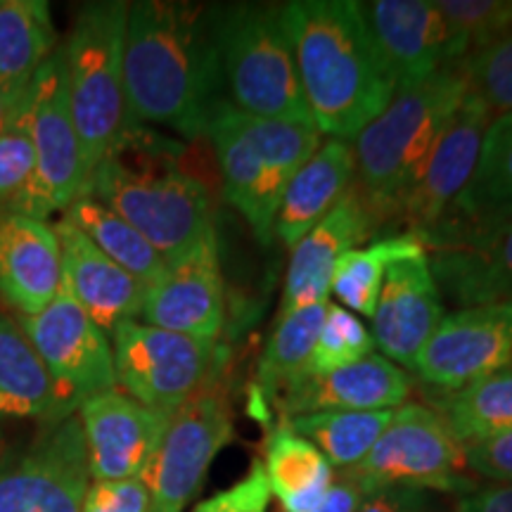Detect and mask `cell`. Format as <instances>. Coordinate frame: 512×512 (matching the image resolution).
Masks as SVG:
<instances>
[{
	"label": "cell",
	"mask_w": 512,
	"mask_h": 512,
	"mask_svg": "<svg viewBox=\"0 0 512 512\" xmlns=\"http://www.w3.org/2000/svg\"><path fill=\"white\" fill-rule=\"evenodd\" d=\"M91 486L76 415L41 425L27 444L0 456V512H81Z\"/></svg>",
	"instance_id": "11"
},
{
	"label": "cell",
	"mask_w": 512,
	"mask_h": 512,
	"mask_svg": "<svg viewBox=\"0 0 512 512\" xmlns=\"http://www.w3.org/2000/svg\"><path fill=\"white\" fill-rule=\"evenodd\" d=\"M363 503V491L354 479L344 472L335 475V482L328 489V494L320 498V503L313 505L306 512H358Z\"/></svg>",
	"instance_id": "44"
},
{
	"label": "cell",
	"mask_w": 512,
	"mask_h": 512,
	"mask_svg": "<svg viewBox=\"0 0 512 512\" xmlns=\"http://www.w3.org/2000/svg\"><path fill=\"white\" fill-rule=\"evenodd\" d=\"M117 387L152 411L174 415L214 380L216 342L126 320L112 332Z\"/></svg>",
	"instance_id": "8"
},
{
	"label": "cell",
	"mask_w": 512,
	"mask_h": 512,
	"mask_svg": "<svg viewBox=\"0 0 512 512\" xmlns=\"http://www.w3.org/2000/svg\"><path fill=\"white\" fill-rule=\"evenodd\" d=\"M299 83L320 133L354 143L394 98L358 0L280 3Z\"/></svg>",
	"instance_id": "2"
},
{
	"label": "cell",
	"mask_w": 512,
	"mask_h": 512,
	"mask_svg": "<svg viewBox=\"0 0 512 512\" xmlns=\"http://www.w3.org/2000/svg\"><path fill=\"white\" fill-rule=\"evenodd\" d=\"M22 98H24V93L3 91V88H0V133L8 128L12 117L17 114L19 105H22Z\"/></svg>",
	"instance_id": "46"
},
{
	"label": "cell",
	"mask_w": 512,
	"mask_h": 512,
	"mask_svg": "<svg viewBox=\"0 0 512 512\" xmlns=\"http://www.w3.org/2000/svg\"><path fill=\"white\" fill-rule=\"evenodd\" d=\"M53 226L62 249V287L112 339L121 323L140 318L147 287L102 254L69 221L60 219Z\"/></svg>",
	"instance_id": "22"
},
{
	"label": "cell",
	"mask_w": 512,
	"mask_h": 512,
	"mask_svg": "<svg viewBox=\"0 0 512 512\" xmlns=\"http://www.w3.org/2000/svg\"><path fill=\"white\" fill-rule=\"evenodd\" d=\"M375 347L384 358L408 370L444 320L439 287L434 283L427 252H413L389 264L373 313Z\"/></svg>",
	"instance_id": "19"
},
{
	"label": "cell",
	"mask_w": 512,
	"mask_h": 512,
	"mask_svg": "<svg viewBox=\"0 0 512 512\" xmlns=\"http://www.w3.org/2000/svg\"><path fill=\"white\" fill-rule=\"evenodd\" d=\"M19 112L36 152L34 219L48 221L57 211L64 214L88 185L81 140L69 110L62 43L31 79Z\"/></svg>",
	"instance_id": "9"
},
{
	"label": "cell",
	"mask_w": 512,
	"mask_h": 512,
	"mask_svg": "<svg viewBox=\"0 0 512 512\" xmlns=\"http://www.w3.org/2000/svg\"><path fill=\"white\" fill-rule=\"evenodd\" d=\"M344 475L361 486L363 496L387 486L448 494L475 491V482L467 477L465 446L453 437L444 418L422 403L396 408L373 451Z\"/></svg>",
	"instance_id": "7"
},
{
	"label": "cell",
	"mask_w": 512,
	"mask_h": 512,
	"mask_svg": "<svg viewBox=\"0 0 512 512\" xmlns=\"http://www.w3.org/2000/svg\"><path fill=\"white\" fill-rule=\"evenodd\" d=\"M226 320V292L216 233L166 261L164 273L145 290L140 323L178 335L211 339L221 335Z\"/></svg>",
	"instance_id": "16"
},
{
	"label": "cell",
	"mask_w": 512,
	"mask_h": 512,
	"mask_svg": "<svg viewBox=\"0 0 512 512\" xmlns=\"http://www.w3.org/2000/svg\"><path fill=\"white\" fill-rule=\"evenodd\" d=\"M328 304H311L275 318L271 342L261 356L259 382L268 399L280 401L309 377L313 344L323 325Z\"/></svg>",
	"instance_id": "31"
},
{
	"label": "cell",
	"mask_w": 512,
	"mask_h": 512,
	"mask_svg": "<svg viewBox=\"0 0 512 512\" xmlns=\"http://www.w3.org/2000/svg\"><path fill=\"white\" fill-rule=\"evenodd\" d=\"M439 294L458 309L512 304V219L425 245Z\"/></svg>",
	"instance_id": "18"
},
{
	"label": "cell",
	"mask_w": 512,
	"mask_h": 512,
	"mask_svg": "<svg viewBox=\"0 0 512 512\" xmlns=\"http://www.w3.org/2000/svg\"><path fill=\"white\" fill-rule=\"evenodd\" d=\"M83 195L131 223L164 261L178 259L214 233L207 185L169 157L145 152L140 128L93 171Z\"/></svg>",
	"instance_id": "4"
},
{
	"label": "cell",
	"mask_w": 512,
	"mask_h": 512,
	"mask_svg": "<svg viewBox=\"0 0 512 512\" xmlns=\"http://www.w3.org/2000/svg\"><path fill=\"white\" fill-rule=\"evenodd\" d=\"M358 8L396 93L458 64L437 0H358Z\"/></svg>",
	"instance_id": "14"
},
{
	"label": "cell",
	"mask_w": 512,
	"mask_h": 512,
	"mask_svg": "<svg viewBox=\"0 0 512 512\" xmlns=\"http://www.w3.org/2000/svg\"><path fill=\"white\" fill-rule=\"evenodd\" d=\"M57 387L76 408L95 394L117 389L112 339L60 287L57 297L36 316L17 318Z\"/></svg>",
	"instance_id": "12"
},
{
	"label": "cell",
	"mask_w": 512,
	"mask_h": 512,
	"mask_svg": "<svg viewBox=\"0 0 512 512\" xmlns=\"http://www.w3.org/2000/svg\"><path fill=\"white\" fill-rule=\"evenodd\" d=\"M512 219V112L496 114L486 128L477 166L470 183L453 207L441 216L430 233L420 238L422 247L441 235L496 226Z\"/></svg>",
	"instance_id": "25"
},
{
	"label": "cell",
	"mask_w": 512,
	"mask_h": 512,
	"mask_svg": "<svg viewBox=\"0 0 512 512\" xmlns=\"http://www.w3.org/2000/svg\"><path fill=\"white\" fill-rule=\"evenodd\" d=\"M394 411L309 413L285 420L299 437L311 441L332 467L347 472L373 451L392 422Z\"/></svg>",
	"instance_id": "33"
},
{
	"label": "cell",
	"mask_w": 512,
	"mask_h": 512,
	"mask_svg": "<svg viewBox=\"0 0 512 512\" xmlns=\"http://www.w3.org/2000/svg\"><path fill=\"white\" fill-rule=\"evenodd\" d=\"M377 230L380 226L373 211L351 185L337 207L292 247L278 318L302 306L328 302L337 261L361 242L370 240Z\"/></svg>",
	"instance_id": "20"
},
{
	"label": "cell",
	"mask_w": 512,
	"mask_h": 512,
	"mask_svg": "<svg viewBox=\"0 0 512 512\" xmlns=\"http://www.w3.org/2000/svg\"><path fill=\"white\" fill-rule=\"evenodd\" d=\"M460 512H512V484L475 489L463 498Z\"/></svg>",
	"instance_id": "45"
},
{
	"label": "cell",
	"mask_w": 512,
	"mask_h": 512,
	"mask_svg": "<svg viewBox=\"0 0 512 512\" xmlns=\"http://www.w3.org/2000/svg\"><path fill=\"white\" fill-rule=\"evenodd\" d=\"M76 403L57 387L17 318L0 313V420L53 425L76 415Z\"/></svg>",
	"instance_id": "26"
},
{
	"label": "cell",
	"mask_w": 512,
	"mask_h": 512,
	"mask_svg": "<svg viewBox=\"0 0 512 512\" xmlns=\"http://www.w3.org/2000/svg\"><path fill=\"white\" fill-rule=\"evenodd\" d=\"M81 512H152V498L143 479L91 482Z\"/></svg>",
	"instance_id": "41"
},
{
	"label": "cell",
	"mask_w": 512,
	"mask_h": 512,
	"mask_svg": "<svg viewBox=\"0 0 512 512\" xmlns=\"http://www.w3.org/2000/svg\"><path fill=\"white\" fill-rule=\"evenodd\" d=\"M126 15L124 0L83 3L62 43L69 110L81 140L88 181L136 131L128 121L124 91Z\"/></svg>",
	"instance_id": "6"
},
{
	"label": "cell",
	"mask_w": 512,
	"mask_h": 512,
	"mask_svg": "<svg viewBox=\"0 0 512 512\" xmlns=\"http://www.w3.org/2000/svg\"><path fill=\"white\" fill-rule=\"evenodd\" d=\"M413 370L427 387L444 396L512 370V304L458 309L446 316Z\"/></svg>",
	"instance_id": "13"
},
{
	"label": "cell",
	"mask_w": 512,
	"mask_h": 512,
	"mask_svg": "<svg viewBox=\"0 0 512 512\" xmlns=\"http://www.w3.org/2000/svg\"><path fill=\"white\" fill-rule=\"evenodd\" d=\"M62 287V249L50 221L0 211V302L17 318L41 313Z\"/></svg>",
	"instance_id": "21"
},
{
	"label": "cell",
	"mask_w": 512,
	"mask_h": 512,
	"mask_svg": "<svg viewBox=\"0 0 512 512\" xmlns=\"http://www.w3.org/2000/svg\"><path fill=\"white\" fill-rule=\"evenodd\" d=\"M425 491L406 489V486H387L363 496L358 512H422L425 510Z\"/></svg>",
	"instance_id": "43"
},
{
	"label": "cell",
	"mask_w": 512,
	"mask_h": 512,
	"mask_svg": "<svg viewBox=\"0 0 512 512\" xmlns=\"http://www.w3.org/2000/svg\"><path fill=\"white\" fill-rule=\"evenodd\" d=\"M458 62L512 31V0H437Z\"/></svg>",
	"instance_id": "36"
},
{
	"label": "cell",
	"mask_w": 512,
	"mask_h": 512,
	"mask_svg": "<svg viewBox=\"0 0 512 512\" xmlns=\"http://www.w3.org/2000/svg\"><path fill=\"white\" fill-rule=\"evenodd\" d=\"M354 178V147L347 140L330 138L287 183L275 214L273 235H278L285 247L297 245L337 207L354 185Z\"/></svg>",
	"instance_id": "27"
},
{
	"label": "cell",
	"mask_w": 512,
	"mask_h": 512,
	"mask_svg": "<svg viewBox=\"0 0 512 512\" xmlns=\"http://www.w3.org/2000/svg\"><path fill=\"white\" fill-rule=\"evenodd\" d=\"M207 138L214 147L223 195L228 204L240 211L242 219L254 230L256 240L268 245L273 238L275 214L283 200L285 183H280L256 155L245 133L240 131L233 107L228 102H221L216 107L214 117L209 121Z\"/></svg>",
	"instance_id": "24"
},
{
	"label": "cell",
	"mask_w": 512,
	"mask_h": 512,
	"mask_svg": "<svg viewBox=\"0 0 512 512\" xmlns=\"http://www.w3.org/2000/svg\"><path fill=\"white\" fill-rule=\"evenodd\" d=\"M437 413L463 446L512 430V370L446 394Z\"/></svg>",
	"instance_id": "34"
},
{
	"label": "cell",
	"mask_w": 512,
	"mask_h": 512,
	"mask_svg": "<svg viewBox=\"0 0 512 512\" xmlns=\"http://www.w3.org/2000/svg\"><path fill=\"white\" fill-rule=\"evenodd\" d=\"M34 190L36 152L22 112L17 110L8 128L0 133V211L34 216Z\"/></svg>",
	"instance_id": "38"
},
{
	"label": "cell",
	"mask_w": 512,
	"mask_h": 512,
	"mask_svg": "<svg viewBox=\"0 0 512 512\" xmlns=\"http://www.w3.org/2000/svg\"><path fill=\"white\" fill-rule=\"evenodd\" d=\"M86 441L91 482L143 479L155 458L171 415L110 389L86 399L76 411Z\"/></svg>",
	"instance_id": "15"
},
{
	"label": "cell",
	"mask_w": 512,
	"mask_h": 512,
	"mask_svg": "<svg viewBox=\"0 0 512 512\" xmlns=\"http://www.w3.org/2000/svg\"><path fill=\"white\" fill-rule=\"evenodd\" d=\"M408 394L411 377L406 370L373 351L354 366L306 377L278 401V406L283 411V420L309 413L396 411Z\"/></svg>",
	"instance_id": "23"
},
{
	"label": "cell",
	"mask_w": 512,
	"mask_h": 512,
	"mask_svg": "<svg viewBox=\"0 0 512 512\" xmlns=\"http://www.w3.org/2000/svg\"><path fill=\"white\" fill-rule=\"evenodd\" d=\"M420 249L425 247L411 233L392 235L370 242L368 247L351 249L332 271L330 294H335L354 316L373 318L389 264Z\"/></svg>",
	"instance_id": "32"
},
{
	"label": "cell",
	"mask_w": 512,
	"mask_h": 512,
	"mask_svg": "<svg viewBox=\"0 0 512 512\" xmlns=\"http://www.w3.org/2000/svg\"><path fill=\"white\" fill-rule=\"evenodd\" d=\"M235 112L240 131L245 133L249 145L259 155L268 169L273 171L280 183L292 181L309 159L316 155L323 133L313 121H285V119H264L252 117V114Z\"/></svg>",
	"instance_id": "35"
},
{
	"label": "cell",
	"mask_w": 512,
	"mask_h": 512,
	"mask_svg": "<svg viewBox=\"0 0 512 512\" xmlns=\"http://www.w3.org/2000/svg\"><path fill=\"white\" fill-rule=\"evenodd\" d=\"M494 117L496 114L475 93H467L460 110L448 121L444 136L434 145L427 164L422 166L418 181L401 202L396 221L408 228L406 233L420 240L453 207L470 183L484 133Z\"/></svg>",
	"instance_id": "17"
},
{
	"label": "cell",
	"mask_w": 512,
	"mask_h": 512,
	"mask_svg": "<svg viewBox=\"0 0 512 512\" xmlns=\"http://www.w3.org/2000/svg\"><path fill=\"white\" fill-rule=\"evenodd\" d=\"M223 100L252 117L313 121L278 3L211 5Z\"/></svg>",
	"instance_id": "5"
},
{
	"label": "cell",
	"mask_w": 512,
	"mask_h": 512,
	"mask_svg": "<svg viewBox=\"0 0 512 512\" xmlns=\"http://www.w3.org/2000/svg\"><path fill=\"white\" fill-rule=\"evenodd\" d=\"M60 48L46 0H0V88L24 93Z\"/></svg>",
	"instance_id": "29"
},
{
	"label": "cell",
	"mask_w": 512,
	"mask_h": 512,
	"mask_svg": "<svg viewBox=\"0 0 512 512\" xmlns=\"http://www.w3.org/2000/svg\"><path fill=\"white\" fill-rule=\"evenodd\" d=\"M375 342L363 320L344 306L328 304L323 325L313 344L309 361V377L335 373L339 368L354 366L373 354Z\"/></svg>",
	"instance_id": "37"
},
{
	"label": "cell",
	"mask_w": 512,
	"mask_h": 512,
	"mask_svg": "<svg viewBox=\"0 0 512 512\" xmlns=\"http://www.w3.org/2000/svg\"><path fill=\"white\" fill-rule=\"evenodd\" d=\"M62 219L79 228L102 254L110 256L114 264L131 273L145 287H150L164 273L166 261L162 254L131 223H126L105 204L93 200L91 195L76 197Z\"/></svg>",
	"instance_id": "30"
},
{
	"label": "cell",
	"mask_w": 512,
	"mask_h": 512,
	"mask_svg": "<svg viewBox=\"0 0 512 512\" xmlns=\"http://www.w3.org/2000/svg\"><path fill=\"white\" fill-rule=\"evenodd\" d=\"M465 467L498 484H512V430L465 446Z\"/></svg>",
	"instance_id": "42"
},
{
	"label": "cell",
	"mask_w": 512,
	"mask_h": 512,
	"mask_svg": "<svg viewBox=\"0 0 512 512\" xmlns=\"http://www.w3.org/2000/svg\"><path fill=\"white\" fill-rule=\"evenodd\" d=\"M124 91L133 128L162 126L185 140L207 138L223 91L211 5L181 0L128 3Z\"/></svg>",
	"instance_id": "1"
},
{
	"label": "cell",
	"mask_w": 512,
	"mask_h": 512,
	"mask_svg": "<svg viewBox=\"0 0 512 512\" xmlns=\"http://www.w3.org/2000/svg\"><path fill=\"white\" fill-rule=\"evenodd\" d=\"M228 392L211 380L171 415L143 482L152 512H183L202 489L211 463L233 439Z\"/></svg>",
	"instance_id": "10"
},
{
	"label": "cell",
	"mask_w": 512,
	"mask_h": 512,
	"mask_svg": "<svg viewBox=\"0 0 512 512\" xmlns=\"http://www.w3.org/2000/svg\"><path fill=\"white\" fill-rule=\"evenodd\" d=\"M470 86L458 64L408 91L396 93L375 121L358 133L354 143V188L377 226L399 214L401 202L418 181L434 145L444 136L448 121L460 110Z\"/></svg>",
	"instance_id": "3"
},
{
	"label": "cell",
	"mask_w": 512,
	"mask_h": 512,
	"mask_svg": "<svg viewBox=\"0 0 512 512\" xmlns=\"http://www.w3.org/2000/svg\"><path fill=\"white\" fill-rule=\"evenodd\" d=\"M264 472L271 496L283 512H306L320 503L335 482V467L311 441L299 437L283 420L266 441Z\"/></svg>",
	"instance_id": "28"
},
{
	"label": "cell",
	"mask_w": 512,
	"mask_h": 512,
	"mask_svg": "<svg viewBox=\"0 0 512 512\" xmlns=\"http://www.w3.org/2000/svg\"><path fill=\"white\" fill-rule=\"evenodd\" d=\"M268 503H271V489H268L264 465L256 460L240 482L195 505L192 512H268Z\"/></svg>",
	"instance_id": "40"
},
{
	"label": "cell",
	"mask_w": 512,
	"mask_h": 512,
	"mask_svg": "<svg viewBox=\"0 0 512 512\" xmlns=\"http://www.w3.org/2000/svg\"><path fill=\"white\" fill-rule=\"evenodd\" d=\"M470 93L494 114L512 112V31L458 62Z\"/></svg>",
	"instance_id": "39"
}]
</instances>
